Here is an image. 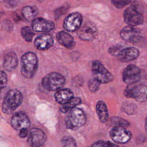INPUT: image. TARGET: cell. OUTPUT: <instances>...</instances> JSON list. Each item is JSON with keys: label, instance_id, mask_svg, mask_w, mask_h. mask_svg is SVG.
Listing matches in <instances>:
<instances>
[{"label": "cell", "instance_id": "2", "mask_svg": "<svg viewBox=\"0 0 147 147\" xmlns=\"http://www.w3.org/2000/svg\"><path fill=\"white\" fill-rule=\"evenodd\" d=\"M23 96L17 89H12L9 91L3 99L2 110L3 113L9 114L15 111L22 103Z\"/></svg>", "mask_w": 147, "mask_h": 147}, {"label": "cell", "instance_id": "6", "mask_svg": "<svg viewBox=\"0 0 147 147\" xmlns=\"http://www.w3.org/2000/svg\"><path fill=\"white\" fill-rule=\"evenodd\" d=\"M91 71L93 78L100 83L106 84L112 82L114 79L113 75L98 60L94 61L91 65Z\"/></svg>", "mask_w": 147, "mask_h": 147}, {"label": "cell", "instance_id": "24", "mask_svg": "<svg viewBox=\"0 0 147 147\" xmlns=\"http://www.w3.org/2000/svg\"><path fill=\"white\" fill-rule=\"evenodd\" d=\"M33 30L29 26L23 27L21 30V34L22 38L28 42L32 41L33 36L35 34Z\"/></svg>", "mask_w": 147, "mask_h": 147}, {"label": "cell", "instance_id": "12", "mask_svg": "<svg viewBox=\"0 0 147 147\" xmlns=\"http://www.w3.org/2000/svg\"><path fill=\"white\" fill-rule=\"evenodd\" d=\"M121 38L129 42L136 44L140 42L142 38L140 30L133 26H126L120 32Z\"/></svg>", "mask_w": 147, "mask_h": 147}, {"label": "cell", "instance_id": "19", "mask_svg": "<svg viewBox=\"0 0 147 147\" xmlns=\"http://www.w3.org/2000/svg\"><path fill=\"white\" fill-rule=\"evenodd\" d=\"M56 40L58 42L68 49H72L75 45L74 38L68 33L60 31L56 34Z\"/></svg>", "mask_w": 147, "mask_h": 147}, {"label": "cell", "instance_id": "32", "mask_svg": "<svg viewBox=\"0 0 147 147\" xmlns=\"http://www.w3.org/2000/svg\"><path fill=\"white\" fill-rule=\"evenodd\" d=\"M18 2V0H6L5 5L8 7H13L17 5V4Z\"/></svg>", "mask_w": 147, "mask_h": 147}, {"label": "cell", "instance_id": "13", "mask_svg": "<svg viewBox=\"0 0 147 147\" xmlns=\"http://www.w3.org/2000/svg\"><path fill=\"white\" fill-rule=\"evenodd\" d=\"M12 127L16 130H20L23 128H29L30 121L28 116L22 111L16 113L11 119Z\"/></svg>", "mask_w": 147, "mask_h": 147}, {"label": "cell", "instance_id": "15", "mask_svg": "<svg viewBox=\"0 0 147 147\" xmlns=\"http://www.w3.org/2000/svg\"><path fill=\"white\" fill-rule=\"evenodd\" d=\"M32 28L34 32H48L54 29L55 24L52 21L39 17L33 20Z\"/></svg>", "mask_w": 147, "mask_h": 147}, {"label": "cell", "instance_id": "20", "mask_svg": "<svg viewBox=\"0 0 147 147\" xmlns=\"http://www.w3.org/2000/svg\"><path fill=\"white\" fill-rule=\"evenodd\" d=\"M74 98L73 92L68 88L60 89L55 94L56 101L61 105H64Z\"/></svg>", "mask_w": 147, "mask_h": 147}, {"label": "cell", "instance_id": "27", "mask_svg": "<svg viewBox=\"0 0 147 147\" xmlns=\"http://www.w3.org/2000/svg\"><path fill=\"white\" fill-rule=\"evenodd\" d=\"M112 123H113L115 126H119L122 127H128L130 125V123L126 119H123L118 117H114L111 119Z\"/></svg>", "mask_w": 147, "mask_h": 147}, {"label": "cell", "instance_id": "34", "mask_svg": "<svg viewBox=\"0 0 147 147\" xmlns=\"http://www.w3.org/2000/svg\"><path fill=\"white\" fill-rule=\"evenodd\" d=\"M145 127L146 130L147 131V117L145 119Z\"/></svg>", "mask_w": 147, "mask_h": 147}, {"label": "cell", "instance_id": "30", "mask_svg": "<svg viewBox=\"0 0 147 147\" xmlns=\"http://www.w3.org/2000/svg\"><path fill=\"white\" fill-rule=\"evenodd\" d=\"M123 46L121 45H116L113 47H111L109 48L108 52L109 53L113 55V56H117L118 55L119 53V52L123 49Z\"/></svg>", "mask_w": 147, "mask_h": 147}, {"label": "cell", "instance_id": "9", "mask_svg": "<svg viewBox=\"0 0 147 147\" xmlns=\"http://www.w3.org/2000/svg\"><path fill=\"white\" fill-rule=\"evenodd\" d=\"M83 17L78 12H74L68 14L64 20L63 28L68 32L78 30L82 26Z\"/></svg>", "mask_w": 147, "mask_h": 147}, {"label": "cell", "instance_id": "29", "mask_svg": "<svg viewBox=\"0 0 147 147\" xmlns=\"http://www.w3.org/2000/svg\"><path fill=\"white\" fill-rule=\"evenodd\" d=\"M91 147H118L110 141H103L102 140L98 141L94 143Z\"/></svg>", "mask_w": 147, "mask_h": 147}, {"label": "cell", "instance_id": "4", "mask_svg": "<svg viewBox=\"0 0 147 147\" xmlns=\"http://www.w3.org/2000/svg\"><path fill=\"white\" fill-rule=\"evenodd\" d=\"M65 77L60 73L52 72L46 75L42 79L41 83L44 88L48 91H57L65 84Z\"/></svg>", "mask_w": 147, "mask_h": 147}, {"label": "cell", "instance_id": "26", "mask_svg": "<svg viewBox=\"0 0 147 147\" xmlns=\"http://www.w3.org/2000/svg\"><path fill=\"white\" fill-rule=\"evenodd\" d=\"M100 83L95 78H91L88 82V87L90 91L92 92H96L100 87Z\"/></svg>", "mask_w": 147, "mask_h": 147}, {"label": "cell", "instance_id": "21", "mask_svg": "<svg viewBox=\"0 0 147 147\" xmlns=\"http://www.w3.org/2000/svg\"><path fill=\"white\" fill-rule=\"evenodd\" d=\"M96 111L100 122L105 123L108 121L109 118V111L105 102L102 100H99L96 103Z\"/></svg>", "mask_w": 147, "mask_h": 147}, {"label": "cell", "instance_id": "33", "mask_svg": "<svg viewBox=\"0 0 147 147\" xmlns=\"http://www.w3.org/2000/svg\"><path fill=\"white\" fill-rule=\"evenodd\" d=\"M29 131L28 128H23L20 130L19 136L21 138H25L28 135Z\"/></svg>", "mask_w": 147, "mask_h": 147}, {"label": "cell", "instance_id": "7", "mask_svg": "<svg viewBox=\"0 0 147 147\" xmlns=\"http://www.w3.org/2000/svg\"><path fill=\"white\" fill-rule=\"evenodd\" d=\"M126 98H133L139 102L147 100V85L129 84L123 92Z\"/></svg>", "mask_w": 147, "mask_h": 147}, {"label": "cell", "instance_id": "8", "mask_svg": "<svg viewBox=\"0 0 147 147\" xmlns=\"http://www.w3.org/2000/svg\"><path fill=\"white\" fill-rule=\"evenodd\" d=\"M111 139L118 144H125L130 141L131 138V133L126 127L115 126L110 131Z\"/></svg>", "mask_w": 147, "mask_h": 147}, {"label": "cell", "instance_id": "3", "mask_svg": "<svg viewBox=\"0 0 147 147\" xmlns=\"http://www.w3.org/2000/svg\"><path fill=\"white\" fill-rule=\"evenodd\" d=\"M86 120L84 111L76 107L68 113L65 119V127L69 130H76L86 123Z\"/></svg>", "mask_w": 147, "mask_h": 147}, {"label": "cell", "instance_id": "14", "mask_svg": "<svg viewBox=\"0 0 147 147\" xmlns=\"http://www.w3.org/2000/svg\"><path fill=\"white\" fill-rule=\"evenodd\" d=\"M97 29L91 22H86L78 30V37L84 41H92L96 35Z\"/></svg>", "mask_w": 147, "mask_h": 147}, {"label": "cell", "instance_id": "5", "mask_svg": "<svg viewBox=\"0 0 147 147\" xmlns=\"http://www.w3.org/2000/svg\"><path fill=\"white\" fill-rule=\"evenodd\" d=\"M125 22L130 26H136L142 24L144 22V17L140 11L138 4L134 2L123 12Z\"/></svg>", "mask_w": 147, "mask_h": 147}, {"label": "cell", "instance_id": "18", "mask_svg": "<svg viewBox=\"0 0 147 147\" xmlns=\"http://www.w3.org/2000/svg\"><path fill=\"white\" fill-rule=\"evenodd\" d=\"M18 63V57L15 52H9L5 55L3 66L6 71L9 72L13 71L17 67Z\"/></svg>", "mask_w": 147, "mask_h": 147}, {"label": "cell", "instance_id": "23", "mask_svg": "<svg viewBox=\"0 0 147 147\" xmlns=\"http://www.w3.org/2000/svg\"><path fill=\"white\" fill-rule=\"evenodd\" d=\"M22 17L26 21L32 20L37 14V9L30 6H26L24 7L21 11Z\"/></svg>", "mask_w": 147, "mask_h": 147}, {"label": "cell", "instance_id": "25", "mask_svg": "<svg viewBox=\"0 0 147 147\" xmlns=\"http://www.w3.org/2000/svg\"><path fill=\"white\" fill-rule=\"evenodd\" d=\"M61 144L62 147H77L75 139L70 136H65L61 138Z\"/></svg>", "mask_w": 147, "mask_h": 147}, {"label": "cell", "instance_id": "28", "mask_svg": "<svg viewBox=\"0 0 147 147\" xmlns=\"http://www.w3.org/2000/svg\"><path fill=\"white\" fill-rule=\"evenodd\" d=\"M113 5L118 9H121L129 5L131 0H111Z\"/></svg>", "mask_w": 147, "mask_h": 147}, {"label": "cell", "instance_id": "16", "mask_svg": "<svg viewBox=\"0 0 147 147\" xmlns=\"http://www.w3.org/2000/svg\"><path fill=\"white\" fill-rule=\"evenodd\" d=\"M54 43L53 37L49 34H43L37 36L34 42L37 49L41 51H45L52 47Z\"/></svg>", "mask_w": 147, "mask_h": 147}, {"label": "cell", "instance_id": "17", "mask_svg": "<svg viewBox=\"0 0 147 147\" xmlns=\"http://www.w3.org/2000/svg\"><path fill=\"white\" fill-rule=\"evenodd\" d=\"M140 55L138 49L135 47L123 48L118 55V59L122 62H129L136 59Z\"/></svg>", "mask_w": 147, "mask_h": 147}, {"label": "cell", "instance_id": "1", "mask_svg": "<svg viewBox=\"0 0 147 147\" xmlns=\"http://www.w3.org/2000/svg\"><path fill=\"white\" fill-rule=\"evenodd\" d=\"M38 65L37 55L32 52L24 53L21 59V72L26 78H32L36 74Z\"/></svg>", "mask_w": 147, "mask_h": 147}, {"label": "cell", "instance_id": "10", "mask_svg": "<svg viewBox=\"0 0 147 147\" xmlns=\"http://www.w3.org/2000/svg\"><path fill=\"white\" fill-rule=\"evenodd\" d=\"M141 69L134 64L127 65L123 71L122 79L125 83L132 84L139 80L141 76Z\"/></svg>", "mask_w": 147, "mask_h": 147}, {"label": "cell", "instance_id": "22", "mask_svg": "<svg viewBox=\"0 0 147 147\" xmlns=\"http://www.w3.org/2000/svg\"><path fill=\"white\" fill-rule=\"evenodd\" d=\"M81 102L82 100L80 98L74 97L66 103L62 105V106L60 107V111L63 113H68L78 105H80Z\"/></svg>", "mask_w": 147, "mask_h": 147}, {"label": "cell", "instance_id": "11", "mask_svg": "<svg viewBox=\"0 0 147 147\" xmlns=\"http://www.w3.org/2000/svg\"><path fill=\"white\" fill-rule=\"evenodd\" d=\"M47 136L40 129L32 128L29 133L27 142L31 147H40L45 142Z\"/></svg>", "mask_w": 147, "mask_h": 147}, {"label": "cell", "instance_id": "31", "mask_svg": "<svg viewBox=\"0 0 147 147\" xmlns=\"http://www.w3.org/2000/svg\"><path fill=\"white\" fill-rule=\"evenodd\" d=\"M0 79H1V89H2L3 88L5 87L7 82V75L3 71H1V75H0Z\"/></svg>", "mask_w": 147, "mask_h": 147}]
</instances>
